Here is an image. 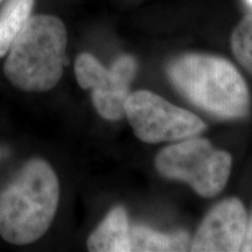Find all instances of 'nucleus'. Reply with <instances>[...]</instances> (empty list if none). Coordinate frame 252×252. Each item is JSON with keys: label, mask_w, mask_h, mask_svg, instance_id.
<instances>
[{"label": "nucleus", "mask_w": 252, "mask_h": 252, "mask_svg": "<svg viewBox=\"0 0 252 252\" xmlns=\"http://www.w3.org/2000/svg\"><path fill=\"white\" fill-rule=\"evenodd\" d=\"M247 1L249 2V4H250V5L252 6V0H247Z\"/></svg>", "instance_id": "nucleus-13"}, {"label": "nucleus", "mask_w": 252, "mask_h": 252, "mask_svg": "<svg viewBox=\"0 0 252 252\" xmlns=\"http://www.w3.org/2000/svg\"><path fill=\"white\" fill-rule=\"evenodd\" d=\"M60 200L56 173L45 160L33 159L0 193V236L8 243L27 245L52 225Z\"/></svg>", "instance_id": "nucleus-2"}, {"label": "nucleus", "mask_w": 252, "mask_h": 252, "mask_svg": "<svg viewBox=\"0 0 252 252\" xmlns=\"http://www.w3.org/2000/svg\"><path fill=\"white\" fill-rule=\"evenodd\" d=\"M173 87L189 102L215 117L239 119L251 109L244 77L229 60L207 54H186L167 67Z\"/></svg>", "instance_id": "nucleus-1"}, {"label": "nucleus", "mask_w": 252, "mask_h": 252, "mask_svg": "<svg viewBox=\"0 0 252 252\" xmlns=\"http://www.w3.org/2000/svg\"><path fill=\"white\" fill-rule=\"evenodd\" d=\"M241 251L252 252V214H251L250 220L248 219L247 232H245L244 242H243V245H242Z\"/></svg>", "instance_id": "nucleus-12"}, {"label": "nucleus", "mask_w": 252, "mask_h": 252, "mask_svg": "<svg viewBox=\"0 0 252 252\" xmlns=\"http://www.w3.org/2000/svg\"><path fill=\"white\" fill-rule=\"evenodd\" d=\"M125 117L137 138L146 144L180 141L206 131L202 119L149 90L128 94Z\"/></svg>", "instance_id": "nucleus-5"}, {"label": "nucleus", "mask_w": 252, "mask_h": 252, "mask_svg": "<svg viewBox=\"0 0 252 252\" xmlns=\"http://www.w3.org/2000/svg\"><path fill=\"white\" fill-rule=\"evenodd\" d=\"M130 222L125 208H112L87 242L91 252H130Z\"/></svg>", "instance_id": "nucleus-8"}, {"label": "nucleus", "mask_w": 252, "mask_h": 252, "mask_svg": "<svg viewBox=\"0 0 252 252\" xmlns=\"http://www.w3.org/2000/svg\"><path fill=\"white\" fill-rule=\"evenodd\" d=\"M154 165L163 178L186 182L200 196L210 198L225 188L232 158L206 138L191 137L163 147Z\"/></svg>", "instance_id": "nucleus-4"}, {"label": "nucleus", "mask_w": 252, "mask_h": 252, "mask_svg": "<svg viewBox=\"0 0 252 252\" xmlns=\"http://www.w3.org/2000/svg\"><path fill=\"white\" fill-rule=\"evenodd\" d=\"M248 214L243 202L229 197L214 206L190 241L193 252H237L243 245Z\"/></svg>", "instance_id": "nucleus-6"}, {"label": "nucleus", "mask_w": 252, "mask_h": 252, "mask_svg": "<svg viewBox=\"0 0 252 252\" xmlns=\"http://www.w3.org/2000/svg\"><path fill=\"white\" fill-rule=\"evenodd\" d=\"M67 30L54 15L31 17L9 48L4 71L18 89L45 93L63 75Z\"/></svg>", "instance_id": "nucleus-3"}, {"label": "nucleus", "mask_w": 252, "mask_h": 252, "mask_svg": "<svg viewBox=\"0 0 252 252\" xmlns=\"http://www.w3.org/2000/svg\"><path fill=\"white\" fill-rule=\"evenodd\" d=\"M2 1V0H0V2H1Z\"/></svg>", "instance_id": "nucleus-14"}, {"label": "nucleus", "mask_w": 252, "mask_h": 252, "mask_svg": "<svg viewBox=\"0 0 252 252\" xmlns=\"http://www.w3.org/2000/svg\"><path fill=\"white\" fill-rule=\"evenodd\" d=\"M231 49L239 64L252 75V14L245 17L232 32Z\"/></svg>", "instance_id": "nucleus-11"}, {"label": "nucleus", "mask_w": 252, "mask_h": 252, "mask_svg": "<svg viewBox=\"0 0 252 252\" xmlns=\"http://www.w3.org/2000/svg\"><path fill=\"white\" fill-rule=\"evenodd\" d=\"M138 70V63L131 55H122L105 68L89 53H82L75 61V76L83 89L102 94L128 97L130 86Z\"/></svg>", "instance_id": "nucleus-7"}, {"label": "nucleus", "mask_w": 252, "mask_h": 252, "mask_svg": "<svg viewBox=\"0 0 252 252\" xmlns=\"http://www.w3.org/2000/svg\"><path fill=\"white\" fill-rule=\"evenodd\" d=\"M34 0H8L0 12V58L11 46L31 18Z\"/></svg>", "instance_id": "nucleus-10"}, {"label": "nucleus", "mask_w": 252, "mask_h": 252, "mask_svg": "<svg viewBox=\"0 0 252 252\" xmlns=\"http://www.w3.org/2000/svg\"><path fill=\"white\" fill-rule=\"evenodd\" d=\"M190 241L186 231L162 234L145 225L130 226V252L189 251Z\"/></svg>", "instance_id": "nucleus-9"}]
</instances>
